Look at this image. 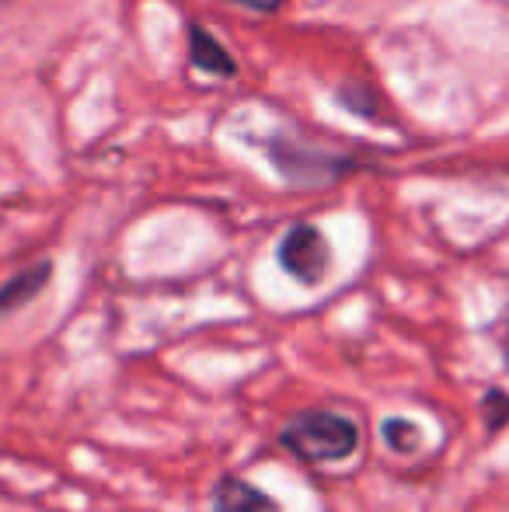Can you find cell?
Listing matches in <instances>:
<instances>
[{
	"mask_svg": "<svg viewBox=\"0 0 509 512\" xmlns=\"http://www.w3.org/2000/svg\"><path fill=\"white\" fill-rule=\"evenodd\" d=\"M279 446L300 464H346L360 453L363 429L349 411L339 408H300L279 429Z\"/></svg>",
	"mask_w": 509,
	"mask_h": 512,
	"instance_id": "6da1fadb",
	"label": "cell"
},
{
	"mask_svg": "<svg viewBox=\"0 0 509 512\" xmlns=\"http://www.w3.org/2000/svg\"><path fill=\"white\" fill-rule=\"evenodd\" d=\"M265 157L276 168V175L283 178L290 189H328V185L342 182L346 175H353L360 168V161L349 154H335L318 143L293 140L286 133H276L262 143Z\"/></svg>",
	"mask_w": 509,
	"mask_h": 512,
	"instance_id": "7a4b0ae2",
	"label": "cell"
},
{
	"mask_svg": "<svg viewBox=\"0 0 509 512\" xmlns=\"http://www.w3.org/2000/svg\"><path fill=\"white\" fill-rule=\"evenodd\" d=\"M276 262L293 283L307 286H321L328 276H332V244H328L325 230L314 227V223H293L276 244Z\"/></svg>",
	"mask_w": 509,
	"mask_h": 512,
	"instance_id": "3957f363",
	"label": "cell"
},
{
	"mask_svg": "<svg viewBox=\"0 0 509 512\" xmlns=\"http://www.w3.org/2000/svg\"><path fill=\"white\" fill-rule=\"evenodd\" d=\"M213 512H286L276 495L258 488L255 481L241 478V474H220L217 485L210 492Z\"/></svg>",
	"mask_w": 509,
	"mask_h": 512,
	"instance_id": "277c9868",
	"label": "cell"
},
{
	"mask_svg": "<svg viewBox=\"0 0 509 512\" xmlns=\"http://www.w3.org/2000/svg\"><path fill=\"white\" fill-rule=\"evenodd\" d=\"M49 283H53V262H49V258H39V262L14 272L7 283H0V321L18 314V310L32 304L35 297H42V290H46Z\"/></svg>",
	"mask_w": 509,
	"mask_h": 512,
	"instance_id": "5b68a950",
	"label": "cell"
},
{
	"mask_svg": "<svg viewBox=\"0 0 509 512\" xmlns=\"http://www.w3.org/2000/svg\"><path fill=\"white\" fill-rule=\"evenodd\" d=\"M189 60L206 77H220V81L238 77V63H234L231 49L203 25H189Z\"/></svg>",
	"mask_w": 509,
	"mask_h": 512,
	"instance_id": "8992f818",
	"label": "cell"
},
{
	"mask_svg": "<svg viewBox=\"0 0 509 512\" xmlns=\"http://www.w3.org/2000/svg\"><path fill=\"white\" fill-rule=\"evenodd\" d=\"M381 439L394 457H415L422 450V425L405 415H387L381 422Z\"/></svg>",
	"mask_w": 509,
	"mask_h": 512,
	"instance_id": "52a82bcc",
	"label": "cell"
},
{
	"mask_svg": "<svg viewBox=\"0 0 509 512\" xmlns=\"http://www.w3.org/2000/svg\"><path fill=\"white\" fill-rule=\"evenodd\" d=\"M478 422H482L485 436H496L509 425V391L506 387H485L482 398H478Z\"/></svg>",
	"mask_w": 509,
	"mask_h": 512,
	"instance_id": "ba28073f",
	"label": "cell"
},
{
	"mask_svg": "<svg viewBox=\"0 0 509 512\" xmlns=\"http://www.w3.org/2000/svg\"><path fill=\"white\" fill-rule=\"evenodd\" d=\"M339 105L346 108V112H353L356 119H381V102H377L374 88H367V84H342L339 88Z\"/></svg>",
	"mask_w": 509,
	"mask_h": 512,
	"instance_id": "9c48e42d",
	"label": "cell"
},
{
	"mask_svg": "<svg viewBox=\"0 0 509 512\" xmlns=\"http://www.w3.org/2000/svg\"><path fill=\"white\" fill-rule=\"evenodd\" d=\"M231 4L245 7V11H258V14H276L286 0H231Z\"/></svg>",
	"mask_w": 509,
	"mask_h": 512,
	"instance_id": "30bf717a",
	"label": "cell"
}]
</instances>
